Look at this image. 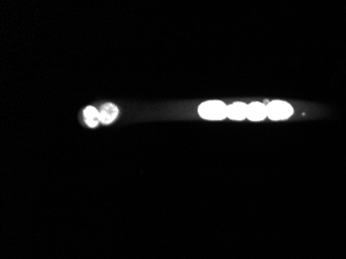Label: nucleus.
I'll use <instances>...</instances> for the list:
<instances>
[{
	"mask_svg": "<svg viewBox=\"0 0 346 259\" xmlns=\"http://www.w3.org/2000/svg\"><path fill=\"white\" fill-rule=\"evenodd\" d=\"M198 113L205 120L221 121L227 118V106L220 101H209L199 106Z\"/></svg>",
	"mask_w": 346,
	"mask_h": 259,
	"instance_id": "nucleus-1",
	"label": "nucleus"
},
{
	"mask_svg": "<svg viewBox=\"0 0 346 259\" xmlns=\"http://www.w3.org/2000/svg\"><path fill=\"white\" fill-rule=\"evenodd\" d=\"M268 117L273 121L286 120L294 114V108L291 104L281 101H274L267 105Z\"/></svg>",
	"mask_w": 346,
	"mask_h": 259,
	"instance_id": "nucleus-2",
	"label": "nucleus"
},
{
	"mask_svg": "<svg viewBox=\"0 0 346 259\" xmlns=\"http://www.w3.org/2000/svg\"><path fill=\"white\" fill-rule=\"evenodd\" d=\"M268 117L267 113V106L263 103L253 102L248 105V113L247 119L252 122H259L263 121Z\"/></svg>",
	"mask_w": 346,
	"mask_h": 259,
	"instance_id": "nucleus-3",
	"label": "nucleus"
},
{
	"mask_svg": "<svg viewBox=\"0 0 346 259\" xmlns=\"http://www.w3.org/2000/svg\"><path fill=\"white\" fill-rule=\"evenodd\" d=\"M248 105L242 102H237L227 106V118L234 121H243L247 118Z\"/></svg>",
	"mask_w": 346,
	"mask_h": 259,
	"instance_id": "nucleus-4",
	"label": "nucleus"
},
{
	"mask_svg": "<svg viewBox=\"0 0 346 259\" xmlns=\"http://www.w3.org/2000/svg\"><path fill=\"white\" fill-rule=\"evenodd\" d=\"M119 109L114 104L107 103L100 110V121L104 125H109L117 120Z\"/></svg>",
	"mask_w": 346,
	"mask_h": 259,
	"instance_id": "nucleus-5",
	"label": "nucleus"
},
{
	"mask_svg": "<svg viewBox=\"0 0 346 259\" xmlns=\"http://www.w3.org/2000/svg\"><path fill=\"white\" fill-rule=\"evenodd\" d=\"M84 120L86 125L90 128H96L100 121V111H98L95 107H88L84 110Z\"/></svg>",
	"mask_w": 346,
	"mask_h": 259,
	"instance_id": "nucleus-6",
	"label": "nucleus"
}]
</instances>
